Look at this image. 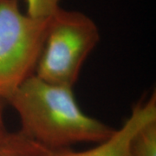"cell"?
Returning a JSON list of instances; mask_svg holds the SVG:
<instances>
[{
    "mask_svg": "<svg viewBox=\"0 0 156 156\" xmlns=\"http://www.w3.org/2000/svg\"><path fill=\"white\" fill-rule=\"evenodd\" d=\"M73 88L45 82L33 75L5 101L17 113L24 136L51 151L78 143L97 144L115 129L86 115Z\"/></svg>",
    "mask_w": 156,
    "mask_h": 156,
    "instance_id": "obj_1",
    "label": "cell"
},
{
    "mask_svg": "<svg viewBox=\"0 0 156 156\" xmlns=\"http://www.w3.org/2000/svg\"><path fill=\"white\" fill-rule=\"evenodd\" d=\"M100 41L92 18L59 7L49 18L35 76L50 83L73 88L88 56Z\"/></svg>",
    "mask_w": 156,
    "mask_h": 156,
    "instance_id": "obj_2",
    "label": "cell"
},
{
    "mask_svg": "<svg viewBox=\"0 0 156 156\" xmlns=\"http://www.w3.org/2000/svg\"><path fill=\"white\" fill-rule=\"evenodd\" d=\"M48 18L22 12L18 0H0V98L5 101L35 74Z\"/></svg>",
    "mask_w": 156,
    "mask_h": 156,
    "instance_id": "obj_3",
    "label": "cell"
},
{
    "mask_svg": "<svg viewBox=\"0 0 156 156\" xmlns=\"http://www.w3.org/2000/svg\"><path fill=\"white\" fill-rule=\"evenodd\" d=\"M156 121V95L134 105L128 118L119 129L106 140L88 150L74 151L71 148L53 151V156H130L131 140L146 124Z\"/></svg>",
    "mask_w": 156,
    "mask_h": 156,
    "instance_id": "obj_4",
    "label": "cell"
},
{
    "mask_svg": "<svg viewBox=\"0 0 156 156\" xmlns=\"http://www.w3.org/2000/svg\"><path fill=\"white\" fill-rule=\"evenodd\" d=\"M0 156H53V151L36 143L19 131H7L0 138Z\"/></svg>",
    "mask_w": 156,
    "mask_h": 156,
    "instance_id": "obj_5",
    "label": "cell"
},
{
    "mask_svg": "<svg viewBox=\"0 0 156 156\" xmlns=\"http://www.w3.org/2000/svg\"><path fill=\"white\" fill-rule=\"evenodd\" d=\"M130 156H156V121L146 124L134 134Z\"/></svg>",
    "mask_w": 156,
    "mask_h": 156,
    "instance_id": "obj_6",
    "label": "cell"
},
{
    "mask_svg": "<svg viewBox=\"0 0 156 156\" xmlns=\"http://www.w3.org/2000/svg\"><path fill=\"white\" fill-rule=\"evenodd\" d=\"M61 0H26V13L34 18H48L61 7Z\"/></svg>",
    "mask_w": 156,
    "mask_h": 156,
    "instance_id": "obj_7",
    "label": "cell"
},
{
    "mask_svg": "<svg viewBox=\"0 0 156 156\" xmlns=\"http://www.w3.org/2000/svg\"><path fill=\"white\" fill-rule=\"evenodd\" d=\"M5 101L0 98V138L7 132L4 122V103Z\"/></svg>",
    "mask_w": 156,
    "mask_h": 156,
    "instance_id": "obj_8",
    "label": "cell"
}]
</instances>
